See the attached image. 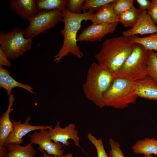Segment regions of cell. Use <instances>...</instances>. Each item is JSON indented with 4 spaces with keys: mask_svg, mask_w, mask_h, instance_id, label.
Wrapping results in <instances>:
<instances>
[{
    "mask_svg": "<svg viewBox=\"0 0 157 157\" xmlns=\"http://www.w3.org/2000/svg\"><path fill=\"white\" fill-rule=\"evenodd\" d=\"M138 97L157 101V83L148 75L136 81Z\"/></svg>",
    "mask_w": 157,
    "mask_h": 157,
    "instance_id": "9a60e30c",
    "label": "cell"
},
{
    "mask_svg": "<svg viewBox=\"0 0 157 157\" xmlns=\"http://www.w3.org/2000/svg\"><path fill=\"white\" fill-rule=\"evenodd\" d=\"M135 44L130 37L122 35L108 38L94 57L99 65L114 74L131 54Z\"/></svg>",
    "mask_w": 157,
    "mask_h": 157,
    "instance_id": "6da1fadb",
    "label": "cell"
},
{
    "mask_svg": "<svg viewBox=\"0 0 157 157\" xmlns=\"http://www.w3.org/2000/svg\"><path fill=\"white\" fill-rule=\"evenodd\" d=\"M9 103L7 110L2 114L0 118V157H5L7 150L5 146L6 141L13 130L12 122L10 114L13 110L12 108L15 98L13 94L9 95Z\"/></svg>",
    "mask_w": 157,
    "mask_h": 157,
    "instance_id": "7c38bea8",
    "label": "cell"
},
{
    "mask_svg": "<svg viewBox=\"0 0 157 157\" xmlns=\"http://www.w3.org/2000/svg\"><path fill=\"white\" fill-rule=\"evenodd\" d=\"M119 23L93 24L84 29L77 38L78 42L101 41L106 35L113 33Z\"/></svg>",
    "mask_w": 157,
    "mask_h": 157,
    "instance_id": "30bf717a",
    "label": "cell"
},
{
    "mask_svg": "<svg viewBox=\"0 0 157 157\" xmlns=\"http://www.w3.org/2000/svg\"><path fill=\"white\" fill-rule=\"evenodd\" d=\"M136 81L115 77L103 95L105 106L123 109L134 104L138 97L136 93Z\"/></svg>",
    "mask_w": 157,
    "mask_h": 157,
    "instance_id": "277c9868",
    "label": "cell"
},
{
    "mask_svg": "<svg viewBox=\"0 0 157 157\" xmlns=\"http://www.w3.org/2000/svg\"><path fill=\"white\" fill-rule=\"evenodd\" d=\"M143 157H154L152 155H144Z\"/></svg>",
    "mask_w": 157,
    "mask_h": 157,
    "instance_id": "d6a6232c",
    "label": "cell"
},
{
    "mask_svg": "<svg viewBox=\"0 0 157 157\" xmlns=\"http://www.w3.org/2000/svg\"><path fill=\"white\" fill-rule=\"evenodd\" d=\"M62 12L58 10L43 11L38 13L29 22L23 33L26 39H32L63 20Z\"/></svg>",
    "mask_w": 157,
    "mask_h": 157,
    "instance_id": "52a82bcc",
    "label": "cell"
},
{
    "mask_svg": "<svg viewBox=\"0 0 157 157\" xmlns=\"http://www.w3.org/2000/svg\"><path fill=\"white\" fill-rule=\"evenodd\" d=\"M60 124V122H58L54 128L49 130L51 140L55 142L61 143L63 146L68 147L70 144L68 140L71 139L76 146L81 148L80 138L75 124L71 123L64 128L61 127Z\"/></svg>",
    "mask_w": 157,
    "mask_h": 157,
    "instance_id": "8fae6325",
    "label": "cell"
},
{
    "mask_svg": "<svg viewBox=\"0 0 157 157\" xmlns=\"http://www.w3.org/2000/svg\"><path fill=\"white\" fill-rule=\"evenodd\" d=\"M23 31V28L15 27L7 32L0 31V47L8 58H19L31 49L33 39L25 38Z\"/></svg>",
    "mask_w": 157,
    "mask_h": 157,
    "instance_id": "8992f818",
    "label": "cell"
},
{
    "mask_svg": "<svg viewBox=\"0 0 157 157\" xmlns=\"http://www.w3.org/2000/svg\"><path fill=\"white\" fill-rule=\"evenodd\" d=\"M115 77L113 72L93 62L88 70L86 81L82 86L86 98L99 107L105 106L104 94Z\"/></svg>",
    "mask_w": 157,
    "mask_h": 157,
    "instance_id": "3957f363",
    "label": "cell"
},
{
    "mask_svg": "<svg viewBox=\"0 0 157 157\" xmlns=\"http://www.w3.org/2000/svg\"><path fill=\"white\" fill-rule=\"evenodd\" d=\"M94 12L90 10L81 14H74L70 12L66 8L62 11L64 26L60 33L64 40L62 47L54 56V61L56 64L69 53L79 59L83 57V54L77 43V33L81 27L82 21L91 20Z\"/></svg>",
    "mask_w": 157,
    "mask_h": 157,
    "instance_id": "7a4b0ae2",
    "label": "cell"
},
{
    "mask_svg": "<svg viewBox=\"0 0 157 157\" xmlns=\"http://www.w3.org/2000/svg\"><path fill=\"white\" fill-rule=\"evenodd\" d=\"M31 119V117L28 116L23 123L20 120L17 121L13 119H11L13 123V130L7 138L5 146L10 143H16L20 144L23 142V138L32 131L41 129L49 130L53 128L51 125H31L30 124Z\"/></svg>",
    "mask_w": 157,
    "mask_h": 157,
    "instance_id": "9c48e42d",
    "label": "cell"
},
{
    "mask_svg": "<svg viewBox=\"0 0 157 157\" xmlns=\"http://www.w3.org/2000/svg\"><path fill=\"white\" fill-rule=\"evenodd\" d=\"M43 155L40 157H73V155L71 153L67 154L65 155H63L61 156H51L48 155L45 151L42 152Z\"/></svg>",
    "mask_w": 157,
    "mask_h": 157,
    "instance_id": "1f68e13d",
    "label": "cell"
},
{
    "mask_svg": "<svg viewBox=\"0 0 157 157\" xmlns=\"http://www.w3.org/2000/svg\"><path fill=\"white\" fill-rule=\"evenodd\" d=\"M141 11L134 6L120 14L118 17V22L125 27H133L138 19Z\"/></svg>",
    "mask_w": 157,
    "mask_h": 157,
    "instance_id": "44dd1931",
    "label": "cell"
},
{
    "mask_svg": "<svg viewBox=\"0 0 157 157\" xmlns=\"http://www.w3.org/2000/svg\"><path fill=\"white\" fill-rule=\"evenodd\" d=\"M87 137L96 148L97 157H109L105 151L102 139H97L90 132L88 133Z\"/></svg>",
    "mask_w": 157,
    "mask_h": 157,
    "instance_id": "484cf974",
    "label": "cell"
},
{
    "mask_svg": "<svg viewBox=\"0 0 157 157\" xmlns=\"http://www.w3.org/2000/svg\"><path fill=\"white\" fill-rule=\"evenodd\" d=\"M148 50L143 46L135 43L128 57L114 74L115 77L132 81L142 79L148 75Z\"/></svg>",
    "mask_w": 157,
    "mask_h": 157,
    "instance_id": "5b68a950",
    "label": "cell"
},
{
    "mask_svg": "<svg viewBox=\"0 0 157 157\" xmlns=\"http://www.w3.org/2000/svg\"><path fill=\"white\" fill-rule=\"evenodd\" d=\"M33 144L30 142L25 146L16 143H10L6 145L7 152L5 157H34L37 152Z\"/></svg>",
    "mask_w": 157,
    "mask_h": 157,
    "instance_id": "ac0fdd59",
    "label": "cell"
},
{
    "mask_svg": "<svg viewBox=\"0 0 157 157\" xmlns=\"http://www.w3.org/2000/svg\"><path fill=\"white\" fill-rule=\"evenodd\" d=\"M10 72L7 69L0 66V86L7 90L8 95L12 94V90L15 87H19L25 89L32 94L36 95L34 89L30 85L23 84L15 80L10 75Z\"/></svg>",
    "mask_w": 157,
    "mask_h": 157,
    "instance_id": "2e32d148",
    "label": "cell"
},
{
    "mask_svg": "<svg viewBox=\"0 0 157 157\" xmlns=\"http://www.w3.org/2000/svg\"><path fill=\"white\" fill-rule=\"evenodd\" d=\"M28 136L30 138L31 142L38 145V149L40 152L45 151L50 156H61L63 155L62 144L52 141L47 129L40 130L39 132L34 131L33 133L28 134Z\"/></svg>",
    "mask_w": 157,
    "mask_h": 157,
    "instance_id": "ba28073f",
    "label": "cell"
},
{
    "mask_svg": "<svg viewBox=\"0 0 157 157\" xmlns=\"http://www.w3.org/2000/svg\"><path fill=\"white\" fill-rule=\"evenodd\" d=\"M10 9L29 22L38 13L35 0H9Z\"/></svg>",
    "mask_w": 157,
    "mask_h": 157,
    "instance_id": "5bb4252c",
    "label": "cell"
},
{
    "mask_svg": "<svg viewBox=\"0 0 157 157\" xmlns=\"http://www.w3.org/2000/svg\"><path fill=\"white\" fill-rule=\"evenodd\" d=\"M67 0H37L36 6L38 11L58 10L61 12L66 8Z\"/></svg>",
    "mask_w": 157,
    "mask_h": 157,
    "instance_id": "ffe728a7",
    "label": "cell"
},
{
    "mask_svg": "<svg viewBox=\"0 0 157 157\" xmlns=\"http://www.w3.org/2000/svg\"><path fill=\"white\" fill-rule=\"evenodd\" d=\"M134 43L143 46L147 50H152L157 53V33H154L143 37L136 35L130 37Z\"/></svg>",
    "mask_w": 157,
    "mask_h": 157,
    "instance_id": "7402d4cb",
    "label": "cell"
},
{
    "mask_svg": "<svg viewBox=\"0 0 157 157\" xmlns=\"http://www.w3.org/2000/svg\"><path fill=\"white\" fill-rule=\"evenodd\" d=\"M131 149L135 154H153L157 156V140L148 138L139 140L132 146Z\"/></svg>",
    "mask_w": 157,
    "mask_h": 157,
    "instance_id": "d6986e66",
    "label": "cell"
},
{
    "mask_svg": "<svg viewBox=\"0 0 157 157\" xmlns=\"http://www.w3.org/2000/svg\"><path fill=\"white\" fill-rule=\"evenodd\" d=\"M85 0H67L66 5V8L70 12L74 14L82 13Z\"/></svg>",
    "mask_w": 157,
    "mask_h": 157,
    "instance_id": "4316f807",
    "label": "cell"
},
{
    "mask_svg": "<svg viewBox=\"0 0 157 157\" xmlns=\"http://www.w3.org/2000/svg\"><path fill=\"white\" fill-rule=\"evenodd\" d=\"M88 157H91V156H89Z\"/></svg>",
    "mask_w": 157,
    "mask_h": 157,
    "instance_id": "836d02e7",
    "label": "cell"
},
{
    "mask_svg": "<svg viewBox=\"0 0 157 157\" xmlns=\"http://www.w3.org/2000/svg\"><path fill=\"white\" fill-rule=\"evenodd\" d=\"M149 9L147 11L154 23L157 24V0H152Z\"/></svg>",
    "mask_w": 157,
    "mask_h": 157,
    "instance_id": "f1b7e54d",
    "label": "cell"
},
{
    "mask_svg": "<svg viewBox=\"0 0 157 157\" xmlns=\"http://www.w3.org/2000/svg\"><path fill=\"white\" fill-rule=\"evenodd\" d=\"M112 3L103 6L97 13H93L91 20L92 24H100L118 22V17L114 10Z\"/></svg>",
    "mask_w": 157,
    "mask_h": 157,
    "instance_id": "e0dca14e",
    "label": "cell"
},
{
    "mask_svg": "<svg viewBox=\"0 0 157 157\" xmlns=\"http://www.w3.org/2000/svg\"><path fill=\"white\" fill-rule=\"evenodd\" d=\"M139 5V9L141 11H147L149 9L151 1L149 0H136Z\"/></svg>",
    "mask_w": 157,
    "mask_h": 157,
    "instance_id": "f546056e",
    "label": "cell"
},
{
    "mask_svg": "<svg viewBox=\"0 0 157 157\" xmlns=\"http://www.w3.org/2000/svg\"><path fill=\"white\" fill-rule=\"evenodd\" d=\"M5 54L0 47V65L7 67H10L12 63L8 60Z\"/></svg>",
    "mask_w": 157,
    "mask_h": 157,
    "instance_id": "4dcf8cb0",
    "label": "cell"
},
{
    "mask_svg": "<svg viewBox=\"0 0 157 157\" xmlns=\"http://www.w3.org/2000/svg\"><path fill=\"white\" fill-rule=\"evenodd\" d=\"M108 143L111 147L108 154L109 157H125L120 148V144L118 142L110 138Z\"/></svg>",
    "mask_w": 157,
    "mask_h": 157,
    "instance_id": "83f0119b",
    "label": "cell"
},
{
    "mask_svg": "<svg viewBox=\"0 0 157 157\" xmlns=\"http://www.w3.org/2000/svg\"><path fill=\"white\" fill-rule=\"evenodd\" d=\"M157 33V26L147 11H141L135 25L131 28L122 32V35L130 37L137 34L141 35Z\"/></svg>",
    "mask_w": 157,
    "mask_h": 157,
    "instance_id": "4fadbf2b",
    "label": "cell"
},
{
    "mask_svg": "<svg viewBox=\"0 0 157 157\" xmlns=\"http://www.w3.org/2000/svg\"><path fill=\"white\" fill-rule=\"evenodd\" d=\"M115 0H85L83 5L82 10L83 13L88 10L94 11L98 10L103 6L113 2Z\"/></svg>",
    "mask_w": 157,
    "mask_h": 157,
    "instance_id": "cb8c5ba5",
    "label": "cell"
},
{
    "mask_svg": "<svg viewBox=\"0 0 157 157\" xmlns=\"http://www.w3.org/2000/svg\"><path fill=\"white\" fill-rule=\"evenodd\" d=\"M133 0H115L112 3L114 11L117 16L133 7Z\"/></svg>",
    "mask_w": 157,
    "mask_h": 157,
    "instance_id": "d4e9b609",
    "label": "cell"
},
{
    "mask_svg": "<svg viewBox=\"0 0 157 157\" xmlns=\"http://www.w3.org/2000/svg\"><path fill=\"white\" fill-rule=\"evenodd\" d=\"M148 75L157 83V53L152 50H148Z\"/></svg>",
    "mask_w": 157,
    "mask_h": 157,
    "instance_id": "603a6c76",
    "label": "cell"
}]
</instances>
